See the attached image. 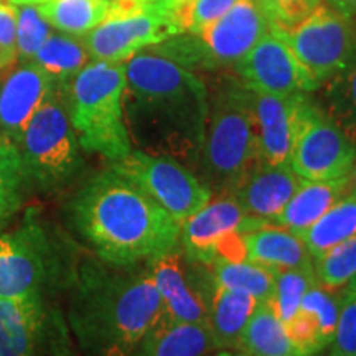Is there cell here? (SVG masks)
<instances>
[{
    "instance_id": "obj_22",
    "label": "cell",
    "mask_w": 356,
    "mask_h": 356,
    "mask_svg": "<svg viewBox=\"0 0 356 356\" xmlns=\"http://www.w3.org/2000/svg\"><path fill=\"white\" fill-rule=\"evenodd\" d=\"M216 351L208 323H175L159 312L132 356H208Z\"/></svg>"
},
{
    "instance_id": "obj_19",
    "label": "cell",
    "mask_w": 356,
    "mask_h": 356,
    "mask_svg": "<svg viewBox=\"0 0 356 356\" xmlns=\"http://www.w3.org/2000/svg\"><path fill=\"white\" fill-rule=\"evenodd\" d=\"M293 96H274L249 88L257 157L261 162L289 167L293 134Z\"/></svg>"
},
{
    "instance_id": "obj_16",
    "label": "cell",
    "mask_w": 356,
    "mask_h": 356,
    "mask_svg": "<svg viewBox=\"0 0 356 356\" xmlns=\"http://www.w3.org/2000/svg\"><path fill=\"white\" fill-rule=\"evenodd\" d=\"M269 30L256 0H238L221 19L198 33V38L215 71L238 65Z\"/></svg>"
},
{
    "instance_id": "obj_40",
    "label": "cell",
    "mask_w": 356,
    "mask_h": 356,
    "mask_svg": "<svg viewBox=\"0 0 356 356\" xmlns=\"http://www.w3.org/2000/svg\"><path fill=\"white\" fill-rule=\"evenodd\" d=\"M348 188H350V193H353L356 197V159H355L353 167H351V172L348 175Z\"/></svg>"
},
{
    "instance_id": "obj_3",
    "label": "cell",
    "mask_w": 356,
    "mask_h": 356,
    "mask_svg": "<svg viewBox=\"0 0 356 356\" xmlns=\"http://www.w3.org/2000/svg\"><path fill=\"white\" fill-rule=\"evenodd\" d=\"M160 309L147 264L86 261L74 274L68 322L83 356H132Z\"/></svg>"
},
{
    "instance_id": "obj_27",
    "label": "cell",
    "mask_w": 356,
    "mask_h": 356,
    "mask_svg": "<svg viewBox=\"0 0 356 356\" xmlns=\"http://www.w3.org/2000/svg\"><path fill=\"white\" fill-rule=\"evenodd\" d=\"M113 6L114 0H47L35 7L58 32L84 37L106 20Z\"/></svg>"
},
{
    "instance_id": "obj_26",
    "label": "cell",
    "mask_w": 356,
    "mask_h": 356,
    "mask_svg": "<svg viewBox=\"0 0 356 356\" xmlns=\"http://www.w3.org/2000/svg\"><path fill=\"white\" fill-rule=\"evenodd\" d=\"M356 234V197L346 193L300 234L310 257L317 261L333 246Z\"/></svg>"
},
{
    "instance_id": "obj_10",
    "label": "cell",
    "mask_w": 356,
    "mask_h": 356,
    "mask_svg": "<svg viewBox=\"0 0 356 356\" xmlns=\"http://www.w3.org/2000/svg\"><path fill=\"white\" fill-rule=\"evenodd\" d=\"M111 168L139 185L180 226L213 198L197 173L163 155L136 149L127 157L111 163Z\"/></svg>"
},
{
    "instance_id": "obj_39",
    "label": "cell",
    "mask_w": 356,
    "mask_h": 356,
    "mask_svg": "<svg viewBox=\"0 0 356 356\" xmlns=\"http://www.w3.org/2000/svg\"><path fill=\"white\" fill-rule=\"evenodd\" d=\"M190 2H191V0H160L159 6L175 13V12L180 10V8H184L186 3H190Z\"/></svg>"
},
{
    "instance_id": "obj_11",
    "label": "cell",
    "mask_w": 356,
    "mask_h": 356,
    "mask_svg": "<svg viewBox=\"0 0 356 356\" xmlns=\"http://www.w3.org/2000/svg\"><path fill=\"white\" fill-rule=\"evenodd\" d=\"M0 356H73L63 318L44 296L0 299Z\"/></svg>"
},
{
    "instance_id": "obj_5",
    "label": "cell",
    "mask_w": 356,
    "mask_h": 356,
    "mask_svg": "<svg viewBox=\"0 0 356 356\" xmlns=\"http://www.w3.org/2000/svg\"><path fill=\"white\" fill-rule=\"evenodd\" d=\"M60 86L81 149L101 155L111 163L132 152L124 115V63L92 61Z\"/></svg>"
},
{
    "instance_id": "obj_42",
    "label": "cell",
    "mask_w": 356,
    "mask_h": 356,
    "mask_svg": "<svg viewBox=\"0 0 356 356\" xmlns=\"http://www.w3.org/2000/svg\"><path fill=\"white\" fill-rule=\"evenodd\" d=\"M341 291L346 292V293H351V296H356V274L353 275V277H351L350 282L346 284V286L341 289Z\"/></svg>"
},
{
    "instance_id": "obj_31",
    "label": "cell",
    "mask_w": 356,
    "mask_h": 356,
    "mask_svg": "<svg viewBox=\"0 0 356 356\" xmlns=\"http://www.w3.org/2000/svg\"><path fill=\"white\" fill-rule=\"evenodd\" d=\"M29 184L19 145L0 132V225L20 210Z\"/></svg>"
},
{
    "instance_id": "obj_38",
    "label": "cell",
    "mask_w": 356,
    "mask_h": 356,
    "mask_svg": "<svg viewBox=\"0 0 356 356\" xmlns=\"http://www.w3.org/2000/svg\"><path fill=\"white\" fill-rule=\"evenodd\" d=\"M325 2L351 20L356 17V0H325Z\"/></svg>"
},
{
    "instance_id": "obj_32",
    "label": "cell",
    "mask_w": 356,
    "mask_h": 356,
    "mask_svg": "<svg viewBox=\"0 0 356 356\" xmlns=\"http://www.w3.org/2000/svg\"><path fill=\"white\" fill-rule=\"evenodd\" d=\"M315 277L328 291H341L356 274V234L314 261Z\"/></svg>"
},
{
    "instance_id": "obj_35",
    "label": "cell",
    "mask_w": 356,
    "mask_h": 356,
    "mask_svg": "<svg viewBox=\"0 0 356 356\" xmlns=\"http://www.w3.org/2000/svg\"><path fill=\"white\" fill-rule=\"evenodd\" d=\"M238 0H191L184 8L175 12L181 33L198 35L226 12Z\"/></svg>"
},
{
    "instance_id": "obj_8",
    "label": "cell",
    "mask_w": 356,
    "mask_h": 356,
    "mask_svg": "<svg viewBox=\"0 0 356 356\" xmlns=\"http://www.w3.org/2000/svg\"><path fill=\"white\" fill-rule=\"evenodd\" d=\"M273 30L289 44L315 89L356 56L353 20L341 15L325 0L297 24Z\"/></svg>"
},
{
    "instance_id": "obj_17",
    "label": "cell",
    "mask_w": 356,
    "mask_h": 356,
    "mask_svg": "<svg viewBox=\"0 0 356 356\" xmlns=\"http://www.w3.org/2000/svg\"><path fill=\"white\" fill-rule=\"evenodd\" d=\"M55 86V79L32 60L3 71L0 79V132L19 145L30 119Z\"/></svg>"
},
{
    "instance_id": "obj_23",
    "label": "cell",
    "mask_w": 356,
    "mask_h": 356,
    "mask_svg": "<svg viewBox=\"0 0 356 356\" xmlns=\"http://www.w3.org/2000/svg\"><path fill=\"white\" fill-rule=\"evenodd\" d=\"M346 193H350L348 177L327 181L302 180L291 202L270 222L300 236Z\"/></svg>"
},
{
    "instance_id": "obj_18",
    "label": "cell",
    "mask_w": 356,
    "mask_h": 356,
    "mask_svg": "<svg viewBox=\"0 0 356 356\" xmlns=\"http://www.w3.org/2000/svg\"><path fill=\"white\" fill-rule=\"evenodd\" d=\"M300 184L302 178L291 167L269 165L257 160L244 172L229 195L238 200L249 216L270 222L291 202Z\"/></svg>"
},
{
    "instance_id": "obj_25",
    "label": "cell",
    "mask_w": 356,
    "mask_h": 356,
    "mask_svg": "<svg viewBox=\"0 0 356 356\" xmlns=\"http://www.w3.org/2000/svg\"><path fill=\"white\" fill-rule=\"evenodd\" d=\"M239 350L248 356H299L270 302H261L241 335Z\"/></svg>"
},
{
    "instance_id": "obj_36",
    "label": "cell",
    "mask_w": 356,
    "mask_h": 356,
    "mask_svg": "<svg viewBox=\"0 0 356 356\" xmlns=\"http://www.w3.org/2000/svg\"><path fill=\"white\" fill-rule=\"evenodd\" d=\"M273 29H286L318 7L323 0H256Z\"/></svg>"
},
{
    "instance_id": "obj_43",
    "label": "cell",
    "mask_w": 356,
    "mask_h": 356,
    "mask_svg": "<svg viewBox=\"0 0 356 356\" xmlns=\"http://www.w3.org/2000/svg\"><path fill=\"white\" fill-rule=\"evenodd\" d=\"M134 3H140V6H150V3H155V6H159L160 0H131Z\"/></svg>"
},
{
    "instance_id": "obj_6",
    "label": "cell",
    "mask_w": 356,
    "mask_h": 356,
    "mask_svg": "<svg viewBox=\"0 0 356 356\" xmlns=\"http://www.w3.org/2000/svg\"><path fill=\"white\" fill-rule=\"evenodd\" d=\"M19 149L30 181L40 188H61L78 175L81 168L79 142L60 84L30 119Z\"/></svg>"
},
{
    "instance_id": "obj_24",
    "label": "cell",
    "mask_w": 356,
    "mask_h": 356,
    "mask_svg": "<svg viewBox=\"0 0 356 356\" xmlns=\"http://www.w3.org/2000/svg\"><path fill=\"white\" fill-rule=\"evenodd\" d=\"M259 304L248 293L215 284L208 304L207 323L216 350H239L244 327Z\"/></svg>"
},
{
    "instance_id": "obj_21",
    "label": "cell",
    "mask_w": 356,
    "mask_h": 356,
    "mask_svg": "<svg viewBox=\"0 0 356 356\" xmlns=\"http://www.w3.org/2000/svg\"><path fill=\"white\" fill-rule=\"evenodd\" d=\"M243 259L273 270H302L315 274L314 259L300 236L282 226L267 225L239 236Z\"/></svg>"
},
{
    "instance_id": "obj_34",
    "label": "cell",
    "mask_w": 356,
    "mask_h": 356,
    "mask_svg": "<svg viewBox=\"0 0 356 356\" xmlns=\"http://www.w3.org/2000/svg\"><path fill=\"white\" fill-rule=\"evenodd\" d=\"M51 35V26L35 6H20L17 12V51L22 61L33 60Z\"/></svg>"
},
{
    "instance_id": "obj_28",
    "label": "cell",
    "mask_w": 356,
    "mask_h": 356,
    "mask_svg": "<svg viewBox=\"0 0 356 356\" xmlns=\"http://www.w3.org/2000/svg\"><path fill=\"white\" fill-rule=\"evenodd\" d=\"M318 89L320 108L356 147V56Z\"/></svg>"
},
{
    "instance_id": "obj_41",
    "label": "cell",
    "mask_w": 356,
    "mask_h": 356,
    "mask_svg": "<svg viewBox=\"0 0 356 356\" xmlns=\"http://www.w3.org/2000/svg\"><path fill=\"white\" fill-rule=\"evenodd\" d=\"M13 6H40V3L47 2V0H7Z\"/></svg>"
},
{
    "instance_id": "obj_2",
    "label": "cell",
    "mask_w": 356,
    "mask_h": 356,
    "mask_svg": "<svg viewBox=\"0 0 356 356\" xmlns=\"http://www.w3.org/2000/svg\"><path fill=\"white\" fill-rule=\"evenodd\" d=\"M70 211L74 228L106 264L142 266L180 241V225L114 168L89 178Z\"/></svg>"
},
{
    "instance_id": "obj_1",
    "label": "cell",
    "mask_w": 356,
    "mask_h": 356,
    "mask_svg": "<svg viewBox=\"0 0 356 356\" xmlns=\"http://www.w3.org/2000/svg\"><path fill=\"white\" fill-rule=\"evenodd\" d=\"M124 66V115L137 150L175 159L197 173L208 119L207 83L149 48Z\"/></svg>"
},
{
    "instance_id": "obj_20",
    "label": "cell",
    "mask_w": 356,
    "mask_h": 356,
    "mask_svg": "<svg viewBox=\"0 0 356 356\" xmlns=\"http://www.w3.org/2000/svg\"><path fill=\"white\" fill-rule=\"evenodd\" d=\"M340 312V293L315 284L305 293L302 304L286 325L287 335L299 356H315L335 337Z\"/></svg>"
},
{
    "instance_id": "obj_7",
    "label": "cell",
    "mask_w": 356,
    "mask_h": 356,
    "mask_svg": "<svg viewBox=\"0 0 356 356\" xmlns=\"http://www.w3.org/2000/svg\"><path fill=\"white\" fill-rule=\"evenodd\" d=\"M356 147L309 92L293 96V134L289 167L302 180L327 181L350 175Z\"/></svg>"
},
{
    "instance_id": "obj_14",
    "label": "cell",
    "mask_w": 356,
    "mask_h": 356,
    "mask_svg": "<svg viewBox=\"0 0 356 356\" xmlns=\"http://www.w3.org/2000/svg\"><path fill=\"white\" fill-rule=\"evenodd\" d=\"M269 221L249 216L233 195H221L180 226L178 246L190 259L211 266L216 261L221 244L233 234H243Z\"/></svg>"
},
{
    "instance_id": "obj_45",
    "label": "cell",
    "mask_w": 356,
    "mask_h": 356,
    "mask_svg": "<svg viewBox=\"0 0 356 356\" xmlns=\"http://www.w3.org/2000/svg\"><path fill=\"white\" fill-rule=\"evenodd\" d=\"M328 356H351V355H332V353H330Z\"/></svg>"
},
{
    "instance_id": "obj_29",
    "label": "cell",
    "mask_w": 356,
    "mask_h": 356,
    "mask_svg": "<svg viewBox=\"0 0 356 356\" xmlns=\"http://www.w3.org/2000/svg\"><path fill=\"white\" fill-rule=\"evenodd\" d=\"M89 60L91 56L83 40L66 33H51L32 61L47 71L56 84H65L76 76Z\"/></svg>"
},
{
    "instance_id": "obj_30",
    "label": "cell",
    "mask_w": 356,
    "mask_h": 356,
    "mask_svg": "<svg viewBox=\"0 0 356 356\" xmlns=\"http://www.w3.org/2000/svg\"><path fill=\"white\" fill-rule=\"evenodd\" d=\"M220 286L244 292L257 302H270L274 293V270L246 259H216L210 266Z\"/></svg>"
},
{
    "instance_id": "obj_13",
    "label": "cell",
    "mask_w": 356,
    "mask_h": 356,
    "mask_svg": "<svg viewBox=\"0 0 356 356\" xmlns=\"http://www.w3.org/2000/svg\"><path fill=\"white\" fill-rule=\"evenodd\" d=\"M55 256L43 228L32 220L0 233V299L44 296Z\"/></svg>"
},
{
    "instance_id": "obj_33",
    "label": "cell",
    "mask_w": 356,
    "mask_h": 356,
    "mask_svg": "<svg viewBox=\"0 0 356 356\" xmlns=\"http://www.w3.org/2000/svg\"><path fill=\"white\" fill-rule=\"evenodd\" d=\"M318 284L315 274L302 273V270H274V293L273 304L280 322L287 325L297 314L302 299L310 287Z\"/></svg>"
},
{
    "instance_id": "obj_12",
    "label": "cell",
    "mask_w": 356,
    "mask_h": 356,
    "mask_svg": "<svg viewBox=\"0 0 356 356\" xmlns=\"http://www.w3.org/2000/svg\"><path fill=\"white\" fill-rule=\"evenodd\" d=\"M145 264L162 300L163 317L175 323H207L216 284L210 266L190 259L180 246Z\"/></svg>"
},
{
    "instance_id": "obj_9",
    "label": "cell",
    "mask_w": 356,
    "mask_h": 356,
    "mask_svg": "<svg viewBox=\"0 0 356 356\" xmlns=\"http://www.w3.org/2000/svg\"><path fill=\"white\" fill-rule=\"evenodd\" d=\"M181 33L177 15L167 8L114 0L104 22L84 35L89 56L95 61L126 63L129 58Z\"/></svg>"
},
{
    "instance_id": "obj_37",
    "label": "cell",
    "mask_w": 356,
    "mask_h": 356,
    "mask_svg": "<svg viewBox=\"0 0 356 356\" xmlns=\"http://www.w3.org/2000/svg\"><path fill=\"white\" fill-rule=\"evenodd\" d=\"M330 353L356 356V296L343 291H340V312Z\"/></svg>"
},
{
    "instance_id": "obj_44",
    "label": "cell",
    "mask_w": 356,
    "mask_h": 356,
    "mask_svg": "<svg viewBox=\"0 0 356 356\" xmlns=\"http://www.w3.org/2000/svg\"><path fill=\"white\" fill-rule=\"evenodd\" d=\"M213 356H248V355H238V353H231V351H226V350H220V353Z\"/></svg>"
},
{
    "instance_id": "obj_4",
    "label": "cell",
    "mask_w": 356,
    "mask_h": 356,
    "mask_svg": "<svg viewBox=\"0 0 356 356\" xmlns=\"http://www.w3.org/2000/svg\"><path fill=\"white\" fill-rule=\"evenodd\" d=\"M249 88L239 78L221 76L208 89V119L198 170L211 195H229L257 162Z\"/></svg>"
},
{
    "instance_id": "obj_15",
    "label": "cell",
    "mask_w": 356,
    "mask_h": 356,
    "mask_svg": "<svg viewBox=\"0 0 356 356\" xmlns=\"http://www.w3.org/2000/svg\"><path fill=\"white\" fill-rule=\"evenodd\" d=\"M233 68L246 86L259 92L287 97L317 91L289 44L273 29Z\"/></svg>"
}]
</instances>
